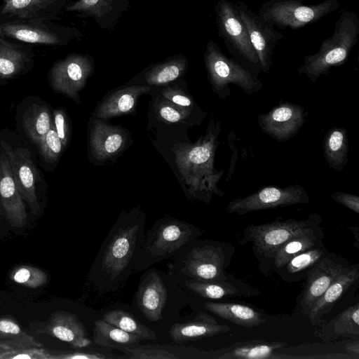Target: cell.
I'll use <instances>...</instances> for the list:
<instances>
[{
    "mask_svg": "<svg viewBox=\"0 0 359 359\" xmlns=\"http://www.w3.org/2000/svg\"><path fill=\"white\" fill-rule=\"evenodd\" d=\"M145 213L140 208L123 212L104 239L88 274V283L100 295L121 289L133 273L144 237Z\"/></svg>",
    "mask_w": 359,
    "mask_h": 359,
    "instance_id": "cell-1",
    "label": "cell"
},
{
    "mask_svg": "<svg viewBox=\"0 0 359 359\" xmlns=\"http://www.w3.org/2000/svg\"><path fill=\"white\" fill-rule=\"evenodd\" d=\"M220 132L221 123L217 121L215 124L210 119L205 136H201L193 144L176 145L173 149L176 163L189 194L194 199L205 203H209L213 194L224 195L217 186L223 171L217 170L214 165Z\"/></svg>",
    "mask_w": 359,
    "mask_h": 359,
    "instance_id": "cell-2",
    "label": "cell"
},
{
    "mask_svg": "<svg viewBox=\"0 0 359 359\" xmlns=\"http://www.w3.org/2000/svg\"><path fill=\"white\" fill-rule=\"evenodd\" d=\"M203 230L172 217L157 220L144 236L133 273L181 252Z\"/></svg>",
    "mask_w": 359,
    "mask_h": 359,
    "instance_id": "cell-3",
    "label": "cell"
},
{
    "mask_svg": "<svg viewBox=\"0 0 359 359\" xmlns=\"http://www.w3.org/2000/svg\"><path fill=\"white\" fill-rule=\"evenodd\" d=\"M359 35V18L352 11H344L335 22L332 34L325 39L318 51L306 55L298 69L313 83L322 75H328L333 67L343 65L348 60Z\"/></svg>",
    "mask_w": 359,
    "mask_h": 359,
    "instance_id": "cell-4",
    "label": "cell"
},
{
    "mask_svg": "<svg viewBox=\"0 0 359 359\" xmlns=\"http://www.w3.org/2000/svg\"><path fill=\"white\" fill-rule=\"evenodd\" d=\"M321 222V217L316 213L301 220L293 218L283 220L278 217L271 222L248 226L243 230L238 243L251 245L252 252L259 262V270L269 275L277 250L290 238Z\"/></svg>",
    "mask_w": 359,
    "mask_h": 359,
    "instance_id": "cell-5",
    "label": "cell"
},
{
    "mask_svg": "<svg viewBox=\"0 0 359 359\" xmlns=\"http://www.w3.org/2000/svg\"><path fill=\"white\" fill-rule=\"evenodd\" d=\"M181 271L191 279L217 280L231 274L226 269L230 265L235 248L228 242L194 240L187 247Z\"/></svg>",
    "mask_w": 359,
    "mask_h": 359,
    "instance_id": "cell-6",
    "label": "cell"
},
{
    "mask_svg": "<svg viewBox=\"0 0 359 359\" xmlns=\"http://www.w3.org/2000/svg\"><path fill=\"white\" fill-rule=\"evenodd\" d=\"M204 63L212 90L221 99H225L231 94L230 83L247 94L258 92L262 87L256 74L236 60L225 55L213 41H210L206 46Z\"/></svg>",
    "mask_w": 359,
    "mask_h": 359,
    "instance_id": "cell-7",
    "label": "cell"
},
{
    "mask_svg": "<svg viewBox=\"0 0 359 359\" xmlns=\"http://www.w3.org/2000/svg\"><path fill=\"white\" fill-rule=\"evenodd\" d=\"M305 0H269L261 4L257 13L275 27L299 29L313 23L340 8L338 0L305 4Z\"/></svg>",
    "mask_w": 359,
    "mask_h": 359,
    "instance_id": "cell-8",
    "label": "cell"
},
{
    "mask_svg": "<svg viewBox=\"0 0 359 359\" xmlns=\"http://www.w3.org/2000/svg\"><path fill=\"white\" fill-rule=\"evenodd\" d=\"M215 19L218 34L229 53L257 75L261 70L259 59L234 3L229 0L218 1L215 6Z\"/></svg>",
    "mask_w": 359,
    "mask_h": 359,
    "instance_id": "cell-9",
    "label": "cell"
},
{
    "mask_svg": "<svg viewBox=\"0 0 359 359\" xmlns=\"http://www.w3.org/2000/svg\"><path fill=\"white\" fill-rule=\"evenodd\" d=\"M309 203L308 194L299 184L284 188L268 186L243 198L230 201L226 211L230 214L243 215L258 210Z\"/></svg>",
    "mask_w": 359,
    "mask_h": 359,
    "instance_id": "cell-10",
    "label": "cell"
},
{
    "mask_svg": "<svg viewBox=\"0 0 359 359\" xmlns=\"http://www.w3.org/2000/svg\"><path fill=\"white\" fill-rule=\"evenodd\" d=\"M234 5L258 57L261 70L267 73L272 65L273 49L284 35L244 2L237 1Z\"/></svg>",
    "mask_w": 359,
    "mask_h": 359,
    "instance_id": "cell-11",
    "label": "cell"
},
{
    "mask_svg": "<svg viewBox=\"0 0 359 359\" xmlns=\"http://www.w3.org/2000/svg\"><path fill=\"white\" fill-rule=\"evenodd\" d=\"M93 69V64L86 55H70L53 65L48 74L49 83L55 92L79 104V92L86 86Z\"/></svg>",
    "mask_w": 359,
    "mask_h": 359,
    "instance_id": "cell-12",
    "label": "cell"
},
{
    "mask_svg": "<svg viewBox=\"0 0 359 359\" xmlns=\"http://www.w3.org/2000/svg\"><path fill=\"white\" fill-rule=\"evenodd\" d=\"M349 265L344 257L330 252L308 271L305 287L299 301L303 316H308L315 302Z\"/></svg>",
    "mask_w": 359,
    "mask_h": 359,
    "instance_id": "cell-13",
    "label": "cell"
},
{
    "mask_svg": "<svg viewBox=\"0 0 359 359\" xmlns=\"http://www.w3.org/2000/svg\"><path fill=\"white\" fill-rule=\"evenodd\" d=\"M306 115L303 107L281 101L268 113L259 115L257 121L263 133L284 142L298 133L305 123Z\"/></svg>",
    "mask_w": 359,
    "mask_h": 359,
    "instance_id": "cell-14",
    "label": "cell"
},
{
    "mask_svg": "<svg viewBox=\"0 0 359 359\" xmlns=\"http://www.w3.org/2000/svg\"><path fill=\"white\" fill-rule=\"evenodd\" d=\"M1 148L7 156L15 183L31 212L38 215L40 205L36 193V170L30 152L21 147L13 148L1 140Z\"/></svg>",
    "mask_w": 359,
    "mask_h": 359,
    "instance_id": "cell-15",
    "label": "cell"
},
{
    "mask_svg": "<svg viewBox=\"0 0 359 359\" xmlns=\"http://www.w3.org/2000/svg\"><path fill=\"white\" fill-rule=\"evenodd\" d=\"M128 142V133L123 128L107 124L100 118H90V149L97 160L107 161L119 155Z\"/></svg>",
    "mask_w": 359,
    "mask_h": 359,
    "instance_id": "cell-16",
    "label": "cell"
},
{
    "mask_svg": "<svg viewBox=\"0 0 359 359\" xmlns=\"http://www.w3.org/2000/svg\"><path fill=\"white\" fill-rule=\"evenodd\" d=\"M135 297L139 310L148 320L157 322L163 318L168 292L158 273L147 271L142 276Z\"/></svg>",
    "mask_w": 359,
    "mask_h": 359,
    "instance_id": "cell-17",
    "label": "cell"
},
{
    "mask_svg": "<svg viewBox=\"0 0 359 359\" xmlns=\"http://www.w3.org/2000/svg\"><path fill=\"white\" fill-rule=\"evenodd\" d=\"M0 201L9 224L18 228L25 226L27 212L24 199L15 183L5 153L0 155Z\"/></svg>",
    "mask_w": 359,
    "mask_h": 359,
    "instance_id": "cell-18",
    "label": "cell"
},
{
    "mask_svg": "<svg viewBox=\"0 0 359 359\" xmlns=\"http://www.w3.org/2000/svg\"><path fill=\"white\" fill-rule=\"evenodd\" d=\"M40 332L67 342L74 348L88 347L93 343L77 316L61 310L50 314Z\"/></svg>",
    "mask_w": 359,
    "mask_h": 359,
    "instance_id": "cell-19",
    "label": "cell"
},
{
    "mask_svg": "<svg viewBox=\"0 0 359 359\" xmlns=\"http://www.w3.org/2000/svg\"><path fill=\"white\" fill-rule=\"evenodd\" d=\"M149 86H132L109 92L97 104L93 117L104 120L133 114L141 95L149 93Z\"/></svg>",
    "mask_w": 359,
    "mask_h": 359,
    "instance_id": "cell-20",
    "label": "cell"
},
{
    "mask_svg": "<svg viewBox=\"0 0 359 359\" xmlns=\"http://www.w3.org/2000/svg\"><path fill=\"white\" fill-rule=\"evenodd\" d=\"M186 287L204 299H219L230 296L253 297L260 294V291L231 275L227 279L203 280L191 279L185 281Z\"/></svg>",
    "mask_w": 359,
    "mask_h": 359,
    "instance_id": "cell-21",
    "label": "cell"
},
{
    "mask_svg": "<svg viewBox=\"0 0 359 359\" xmlns=\"http://www.w3.org/2000/svg\"><path fill=\"white\" fill-rule=\"evenodd\" d=\"M284 341H267L259 339L238 341L226 348L208 351V359H269L287 358L278 355L277 350L284 348Z\"/></svg>",
    "mask_w": 359,
    "mask_h": 359,
    "instance_id": "cell-22",
    "label": "cell"
},
{
    "mask_svg": "<svg viewBox=\"0 0 359 359\" xmlns=\"http://www.w3.org/2000/svg\"><path fill=\"white\" fill-rule=\"evenodd\" d=\"M359 278L358 264L349 265L338 276L311 307L307 317L313 326L320 324L340 297Z\"/></svg>",
    "mask_w": 359,
    "mask_h": 359,
    "instance_id": "cell-23",
    "label": "cell"
},
{
    "mask_svg": "<svg viewBox=\"0 0 359 359\" xmlns=\"http://www.w3.org/2000/svg\"><path fill=\"white\" fill-rule=\"evenodd\" d=\"M230 330V327L220 324L210 315L199 313L189 321L172 325L170 330V336L175 343L182 344L226 333Z\"/></svg>",
    "mask_w": 359,
    "mask_h": 359,
    "instance_id": "cell-24",
    "label": "cell"
},
{
    "mask_svg": "<svg viewBox=\"0 0 359 359\" xmlns=\"http://www.w3.org/2000/svg\"><path fill=\"white\" fill-rule=\"evenodd\" d=\"M0 36L46 45H59L62 39L46 25L31 21H11L0 24Z\"/></svg>",
    "mask_w": 359,
    "mask_h": 359,
    "instance_id": "cell-25",
    "label": "cell"
},
{
    "mask_svg": "<svg viewBox=\"0 0 359 359\" xmlns=\"http://www.w3.org/2000/svg\"><path fill=\"white\" fill-rule=\"evenodd\" d=\"M323 229L321 223L316 224L285 243L276 252L269 275L276 273L295 255L323 244Z\"/></svg>",
    "mask_w": 359,
    "mask_h": 359,
    "instance_id": "cell-26",
    "label": "cell"
},
{
    "mask_svg": "<svg viewBox=\"0 0 359 359\" xmlns=\"http://www.w3.org/2000/svg\"><path fill=\"white\" fill-rule=\"evenodd\" d=\"M130 359H204L207 351L193 347L167 345H141L121 351Z\"/></svg>",
    "mask_w": 359,
    "mask_h": 359,
    "instance_id": "cell-27",
    "label": "cell"
},
{
    "mask_svg": "<svg viewBox=\"0 0 359 359\" xmlns=\"http://www.w3.org/2000/svg\"><path fill=\"white\" fill-rule=\"evenodd\" d=\"M318 337L324 341L341 338L358 339L359 337V304L352 305L319 329Z\"/></svg>",
    "mask_w": 359,
    "mask_h": 359,
    "instance_id": "cell-28",
    "label": "cell"
},
{
    "mask_svg": "<svg viewBox=\"0 0 359 359\" xmlns=\"http://www.w3.org/2000/svg\"><path fill=\"white\" fill-rule=\"evenodd\" d=\"M205 307L213 314L242 327H254L267 322L262 313L243 304L206 302Z\"/></svg>",
    "mask_w": 359,
    "mask_h": 359,
    "instance_id": "cell-29",
    "label": "cell"
},
{
    "mask_svg": "<svg viewBox=\"0 0 359 359\" xmlns=\"http://www.w3.org/2000/svg\"><path fill=\"white\" fill-rule=\"evenodd\" d=\"M329 253L325 245L311 248L293 257L276 273L284 282H300L305 280L308 271Z\"/></svg>",
    "mask_w": 359,
    "mask_h": 359,
    "instance_id": "cell-30",
    "label": "cell"
},
{
    "mask_svg": "<svg viewBox=\"0 0 359 359\" xmlns=\"http://www.w3.org/2000/svg\"><path fill=\"white\" fill-rule=\"evenodd\" d=\"M141 339L103 320H95L93 342L100 346L122 351L140 344Z\"/></svg>",
    "mask_w": 359,
    "mask_h": 359,
    "instance_id": "cell-31",
    "label": "cell"
},
{
    "mask_svg": "<svg viewBox=\"0 0 359 359\" xmlns=\"http://www.w3.org/2000/svg\"><path fill=\"white\" fill-rule=\"evenodd\" d=\"M323 154L330 168L341 171L348 163V138L345 128L334 127L329 130L323 140Z\"/></svg>",
    "mask_w": 359,
    "mask_h": 359,
    "instance_id": "cell-32",
    "label": "cell"
},
{
    "mask_svg": "<svg viewBox=\"0 0 359 359\" xmlns=\"http://www.w3.org/2000/svg\"><path fill=\"white\" fill-rule=\"evenodd\" d=\"M22 123L29 138L37 144L53 126V118L47 107L32 104L25 111Z\"/></svg>",
    "mask_w": 359,
    "mask_h": 359,
    "instance_id": "cell-33",
    "label": "cell"
},
{
    "mask_svg": "<svg viewBox=\"0 0 359 359\" xmlns=\"http://www.w3.org/2000/svg\"><path fill=\"white\" fill-rule=\"evenodd\" d=\"M187 67L188 62L184 57H177L159 63L145 73V82L149 86L168 84L182 76Z\"/></svg>",
    "mask_w": 359,
    "mask_h": 359,
    "instance_id": "cell-34",
    "label": "cell"
},
{
    "mask_svg": "<svg viewBox=\"0 0 359 359\" xmlns=\"http://www.w3.org/2000/svg\"><path fill=\"white\" fill-rule=\"evenodd\" d=\"M29 58L17 46L0 38V79H10L21 72Z\"/></svg>",
    "mask_w": 359,
    "mask_h": 359,
    "instance_id": "cell-35",
    "label": "cell"
},
{
    "mask_svg": "<svg viewBox=\"0 0 359 359\" xmlns=\"http://www.w3.org/2000/svg\"><path fill=\"white\" fill-rule=\"evenodd\" d=\"M107 323L140 337L142 340H154L156 333L137 320L130 313L121 309H113L105 313L102 318Z\"/></svg>",
    "mask_w": 359,
    "mask_h": 359,
    "instance_id": "cell-36",
    "label": "cell"
},
{
    "mask_svg": "<svg viewBox=\"0 0 359 359\" xmlns=\"http://www.w3.org/2000/svg\"><path fill=\"white\" fill-rule=\"evenodd\" d=\"M56 0H4L2 13L21 19L41 17Z\"/></svg>",
    "mask_w": 359,
    "mask_h": 359,
    "instance_id": "cell-37",
    "label": "cell"
},
{
    "mask_svg": "<svg viewBox=\"0 0 359 359\" xmlns=\"http://www.w3.org/2000/svg\"><path fill=\"white\" fill-rule=\"evenodd\" d=\"M0 344L14 348L40 347L41 344L24 331L13 319H0Z\"/></svg>",
    "mask_w": 359,
    "mask_h": 359,
    "instance_id": "cell-38",
    "label": "cell"
},
{
    "mask_svg": "<svg viewBox=\"0 0 359 359\" xmlns=\"http://www.w3.org/2000/svg\"><path fill=\"white\" fill-rule=\"evenodd\" d=\"M9 278L13 282L31 289L43 286L48 279L44 271L27 264L15 267L9 273Z\"/></svg>",
    "mask_w": 359,
    "mask_h": 359,
    "instance_id": "cell-39",
    "label": "cell"
},
{
    "mask_svg": "<svg viewBox=\"0 0 359 359\" xmlns=\"http://www.w3.org/2000/svg\"><path fill=\"white\" fill-rule=\"evenodd\" d=\"M155 111L157 117L168 123L186 122L192 114V109L176 105L163 97L156 100Z\"/></svg>",
    "mask_w": 359,
    "mask_h": 359,
    "instance_id": "cell-40",
    "label": "cell"
},
{
    "mask_svg": "<svg viewBox=\"0 0 359 359\" xmlns=\"http://www.w3.org/2000/svg\"><path fill=\"white\" fill-rule=\"evenodd\" d=\"M36 145L41 156L48 162L57 161L63 149L61 140L53 126Z\"/></svg>",
    "mask_w": 359,
    "mask_h": 359,
    "instance_id": "cell-41",
    "label": "cell"
},
{
    "mask_svg": "<svg viewBox=\"0 0 359 359\" xmlns=\"http://www.w3.org/2000/svg\"><path fill=\"white\" fill-rule=\"evenodd\" d=\"M112 0H79L69 5L67 11L86 13L95 17H102L112 8Z\"/></svg>",
    "mask_w": 359,
    "mask_h": 359,
    "instance_id": "cell-42",
    "label": "cell"
},
{
    "mask_svg": "<svg viewBox=\"0 0 359 359\" xmlns=\"http://www.w3.org/2000/svg\"><path fill=\"white\" fill-rule=\"evenodd\" d=\"M163 97L180 107L194 109L196 106L193 97L183 89L175 86H168L161 90Z\"/></svg>",
    "mask_w": 359,
    "mask_h": 359,
    "instance_id": "cell-43",
    "label": "cell"
},
{
    "mask_svg": "<svg viewBox=\"0 0 359 359\" xmlns=\"http://www.w3.org/2000/svg\"><path fill=\"white\" fill-rule=\"evenodd\" d=\"M53 127L61 140L63 149H65L69 138V126L67 115L63 109L54 110Z\"/></svg>",
    "mask_w": 359,
    "mask_h": 359,
    "instance_id": "cell-44",
    "label": "cell"
},
{
    "mask_svg": "<svg viewBox=\"0 0 359 359\" xmlns=\"http://www.w3.org/2000/svg\"><path fill=\"white\" fill-rule=\"evenodd\" d=\"M331 198L337 203L359 214V197L357 195L344 192H334L331 194Z\"/></svg>",
    "mask_w": 359,
    "mask_h": 359,
    "instance_id": "cell-45",
    "label": "cell"
},
{
    "mask_svg": "<svg viewBox=\"0 0 359 359\" xmlns=\"http://www.w3.org/2000/svg\"><path fill=\"white\" fill-rule=\"evenodd\" d=\"M1 299H0V305H1Z\"/></svg>",
    "mask_w": 359,
    "mask_h": 359,
    "instance_id": "cell-46",
    "label": "cell"
}]
</instances>
